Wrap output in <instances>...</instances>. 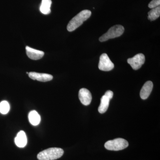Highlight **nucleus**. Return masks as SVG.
I'll use <instances>...</instances> for the list:
<instances>
[{"label":"nucleus","mask_w":160,"mask_h":160,"mask_svg":"<svg viewBox=\"0 0 160 160\" xmlns=\"http://www.w3.org/2000/svg\"><path fill=\"white\" fill-rule=\"evenodd\" d=\"M91 15V12L89 10H82L72 18L68 23L67 29L68 31H74L89 19Z\"/></svg>","instance_id":"nucleus-1"},{"label":"nucleus","mask_w":160,"mask_h":160,"mask_svg":"<svg viewBox=\"0 0 160 160\" xmlns=\"http://www.w3.org/2000/svg\"><path fill=\"white\" fill-rule=\"evenodd\" d=\"M64 150L59 148H50L41 152L38 154L39 160H54L62 157Z\"/></svg>","instance_id":"nucleus-2"},{"label":"nucleus","mask_w":160,"mask_h":160,"mask_svg":"<svg viewBox=\"0 0 160 160\" xmlns=\"http://www.w3.org/2000/svg\"><path fill=\"white\" fill-rule=\"evenodd\" d=\"M129 146V143L126 140L121 138L107 141L105 144L106 149L112 151H119L126 149Z\"/></svg>","instance_id":"nucleus-3"},{"label":"nucleus","mask_w":160,"mask_h":160,"mask_svg":"<svg viewBox=\"0 0 160 160\" xmlns=\"http://www.w3.org/2000/svg\"><path fill=\"white\" fill-rule=\"evenodd\" d=\"M124 27L121 25H115L109 29L107 32L99 38L101 42H106L110 39L119 37L124 33Z\"/></svg>","instance_id":"nucleus-4"},{"label":"nucleus","mask_w":160,"mask_h":160,"mask_svg":"<svg viewBox=\"0 0 160 160\" xmlns=\"http://www.w3.org/2000/svg\"><path fill=\"white\" fill-rule=\"evenodd\" d=\"M114 65L111 62L108 55L103 53L100 58L98 68L102 71H109L114 68Z\"/></svg>","instance_id":"nucleus-5"},{"label":"nucleus","mask_w":160,"mask_h":160,"mask_svg":"<svg viewBox=\"0 0 160 160\" xmlns=\"http://www.w3.org/2000/svg\"><path fill=\"white\" fill-rule=\"evenodd\" d=\"M113 95V92L111 90H108L101 98V104L98 109L100 113H105L107 111L109 107V101L112 98Z\"/></svg>","instance_id":"nucleus-6"},{"label":"nucleus","mask_w":160,"mask_h":160,"mask_svg":"<svg viewBox=\"0 0 160 160\" xmlns=\"http://www.w3.org/2000/svg\"><path fill=\"white\" fill-rule=\"evenodd\" d=\"M145 62V57L142 53H138L133 58H130L127 60V62L131 66L134 70L140 69Z\"/></svg>","instance_id":"nucleus-7"},{"label":"nucleus","mask_w":160,"mask_h":160,"mask_svg":"<svg viewBox=\"0 0 160 160\" xmlns=\"http://www.w3.org/2000/svg\"><path fill=\"white\" fill-rule=\"evenodd\" d=\"M79 98L81 103L84 106H88L91 103L92 95L88 89L86 88H82L79 91Z\"/></svg>","instance_id":"nucleus-8"},{"label":"nucleus","mask_w":160,"mask_h":160,"mask_svg":"<svg viewBox=\"0 0 160 160\" xmlns=\"http://www.w3.org/2000/svg\"><path fill=\"white\" fill-rule=\"evenodd\" d=\"M29 76L30 78L33 80H37L42 82H46L51 81L53 78V77L51 74L47 73H38V72H29Z\"/></svg>","instance_id":"nucleus-9"},{"label":"nucleus","mask_w":160,"mask_h":160,"mask_svg":"<svg viewBox=\"0 0 160 160\" xmlns=\"http://www.w3.org/2000/svg\"><path fill=\"white\" fill-rule=\"evenodd\" d=\"M26 49L27 56L31 59L34 60L40 59L45 54L44 52L32 49L29 46H26Z\"/></svg>","instance_id":"nucleus-10"},{"label":"nucleus","mask_w":160,"mask_h":160,"mask_svg":"<svg viewBox=\"0 0 160 160\" xmlns=\"http://www.w3.org/2000/svg\"><path fill=\"white\" fill-rule=\"evenodd\" d=\"M153 88V83L151 81H147L143 85L140 91V97L143 100H146L150 95Z\"/></svg>","instance_id":"nucleus-11"},{"label":"nucleus","mask_w":160,"mask_h":160,"mask_svg":"<svg viewBox=\"0 0 160 160\" xmlns=\"http://www.w3.org/2000/svg\"><path fill=\"white\" fill-rule=\"evenodd\" d=\"M27 142V137L25 132L20 131L17 135L16 137L15 138L16 145L20 148H23L26 146Z\"/></svg>","instance_id":"nucleus-12"},{"label":"nucleus","mask_w":160,"mask_h":160,"mask_svg":"<svg viewBox=\"0 0 160 160\" xmlns=\"http://www.w3.org/2000/svg\"><path fill=\"white\" fill-rule=\"evenodd\" d=\"M51 0H42L40 7V10L43 14H49L51 12Z\"/></svg>","instance_id":"nucleus-13"},{"label":"nucleus","mask_w":160,"mask_h":160,"mask_svg":"<svg viewBox=\"0 0 160 160\" xmlns=\"http://www.w3.org/2000/svg\"><path fill=\"white\" fill-rule=\"evenodd\" d=\"M29 122L33 126H37L41 122V117L38 113L35 110H32L29 114Z\"/></svg>","instance_id":"nucleus-14"},{"label":"nucleus","mask_w":160,"mask_h":160,"mask_svg":"<svg viewBox=\"0 0 160 160\" xmlns=\"http://www.w3.org/2000/svg\"><path fill=\"white\" fill-rule=\"evenodd\" d=\"M160 15V7L158 6L153 8L148 12V19L152 21L156 20L159 17Z\"/></svg>","instance_id":"nucleus-15"},{"label":"nucleus","mask_w":160,"mask_h":160,"mask_svg":"<svg viewBox=\"0 0 160 160\" xmlns=\"http://www.w3.org/2000/svg\"><path fill=\"white\" fill-rule=\"evenodd\" d=\"M10 106L9 103L6 101H3L0 103V112L3 114H6L9 112Z\"/></svg>","instance_id":"nucleus-16"},{"label":"nucleus","mask_w":160,"mask_h":160,"mask_svg":"<svg viewBox=\"0 0 160 160\" xmlns=\"http://www.w3.org/2000/svg\"><path fill=\"white\" fill-rule=\"evenodd\" d=\"M160 0H152L149 3L148 6L150 9H153L160 6Z\"/></svg>","instance_id":"nucleus-17"},{"label":"nucleus","mask_w":160,"mask_h":160,"mask_svg":"<svg viewBox=\"0 0 160 160\" xmlns=\"http://www.w3.org/2000/svg\"><path fill=\"white\" fill-rule=\"evenodd\" d=\"M26 73H27V74H29V72H26Z\"/></svg>","instance_id":"nucleus-18"}]
</instances>
